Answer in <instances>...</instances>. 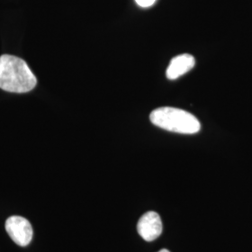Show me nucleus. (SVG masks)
I'll return each instance as SVG.
<instances>
[{
	"label": "nucleus",
	"instance_id": "obj_3",
	"mask_svg": "<svg viewBox=\"0 0 252 252\" xmlns=\"http://www.w3.org/2000/svg\"><path fill=\"white\" fill-rule=\"evenodd\" d=\"M5 228L10 238L21 247L29 245L33 238L32 225L23 217H9L6 220Z\"/></svg>",
	"mask_w": 252,
	"mask_h": 252
},
{
	"label": "nucleus",
	"instance_id": "obj_1",
	"mask_svg": "<svg viewBox=\"0 0 252 252\" xmlns=\"http://www.w3.org/2000/svg\"><path fill=\"white\" fill-rule=\"evenodd\" d=\"M36 85L35 75L23 59L8 54L0 57V89L24 94L33 90Z\"/></svg>",
	"mask_w": 252,
	"mask_h": 252
},
{
	"label": "nucleus",
	"instance_id": "obj_4",
	"mask_svg": "<svg viewBox=\"0 0 252 252\" xmlns=\"http://www.w3.org/2000/svg\"><path fill=\"white\" fill-rule=\"evenodd\" d=\"M137 232L148 242L157 239L162 232V220L159 214L153 211L145 213L138 220Z\"/></svg>",
	"mask_w": 252,
	"mask_h": 252
},
{
	"label": "nucleus",
	"instance_id": "obj_2",
	"mask_svg": "<svg viewBox=\"0 0 252 252\" xmlns=\"http://www.w3.org/2000/svg\"><path fill=\"white\" fill-rule=\"evenodd\" d=\"M153 125L169 132L192 135L200 131L197 118L180 108L163 107L154 109L150 115Z\"/></svg>",
	"mask_w": 252,
	"mask_h": 252
},
{
	"label": "nucleus",
	"instance_id": "obj_5",
	"mask_svg": "<svg viewBox=\"0 0 252 252\" xmlns=\"http://www.w3.org/2000/svg\"><path fill=\"white\" fill-rule=\"evenodd\" d=\"M195 65V59L192 55L180 54L173 58L166 70V77L168 80H176L189 71Z\"/></svg>",
	"mask_w": 252,
	"mask_h": 252
},
{
	"label": "nucleus",
	"instance_id": "obj_7",
	"mask_svg": "<svg viewBox=\"0 0 252 252\" xmlns=\"http://www.w3.org/2000/svg\"><path fill=\"white\" fill-rule=\"evenodd\" d=\"M170 252L169 251H167V250H162V251H160V252Z\"/></svg>",
	"mask_w": 252,
	"mask_h": 252
},
{
	"label": "nucleus",
	"instance_id": "obj_6",
	"mask_svg": "<svg viewBox=\"0 0 252 252\" xmlns=\"http://www.w3.org/2000/svg\"><path fill=\"white\" fill-rule=\"evenodd\" d=\"M156 0H135V2L137 3L138 6L143 7V8H148L153 6V4L155 3Z\"/></svg>",
	"mask_w": 252,
	"mask_h": 252
}]
</instances>
